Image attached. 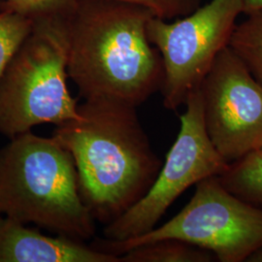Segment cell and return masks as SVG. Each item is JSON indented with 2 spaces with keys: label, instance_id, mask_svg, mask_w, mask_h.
Here are the masks:
<instances>
[{
  "label": "cell",
  "instance_id": "cell-1",
  "mask_svg": "<svg viewBox=\"0 0 262 262\" xmlns=\"http://www.w3.org/2000/svg\"><path fill=\"white\" fill-rule=\"evenodd\" d=\"M149 10L119 0H76L59 16L68 77L86 99L138 107L164 80L159 50L148 37Z\"/></svg>",
  "mask_w": 262,
  "mask_h": 262
},
{
  "label": "cell",
  "instance_id": "cell-2",
  "mask_svg": "<svg viewBox=\"0 0 262 262\" xmlns=\"http://www.w3.org/2000/svg\"><path fill=\"white\" fill-rule=\"evenodd\" d=\"M136 108L86 99L78 107L81 119L54 131L74 159L84 205L105 225L146 195L162 166Z\"/></svg>",
  "mask_w": 262,
  "mask_h": 262
},
{
  "label": "cell",
  "instance_id": "cell-3",
  "mask_svg": "<svg viewBox=\"0 0 262 262\" xmlns=\"http://www.w3.org/2000/svg\"><path fill=\"white\" fill-rule=\"evenodd\" d=\"M0 212L84 242L95 234L74 159L55 136L28 131L0 149Z\"/></svg>",
  "mask_w": 262,
  "mask_h": 262
},
{
  "label": "cell",
  "instance_id": "cell-4",
  "mask_svg": "<svg viewBox=\"0 0 262 262\" xmlns=\"http://www.w3.org/2000/svg\"><path fill=\"white\" fill-rule=\"evenodd\" d=\"M68 78L61 19H36L0 80V134L12 139L43 123L81 119Z\"/></svg>",
  "mask_w": 262,
  "mask_h": 262
},
{
  "label": "cell",
  "instance_id": "cell-5",
  "mask_svg": "<svg viewBox=\"0 0 262 262\" xmlns=\"http://www.w3.org/2000/svg\"><path fill=\"white\" fill-rule=\"evenodd\" d=\"M170 238L208 250L220 262H246L262 247V208L235 196L217 176L209 177L197 184L189 202L166 224L126 241L102 238L92 246L120 256L136 246Z\"/></svg>",
  "mask_w": 262,
  "mask_h": 262
},
{
  "label": "cell",
  "instance_id": "cell-6",
  "mask_svg": "<svg viewBox=\"0 0 262 262\" xmlns=\"http://www.w3.org/2000/svg\"><path fill=\"white\" fill-rule=\"evenodd\" d=\"M241 14L243 0H210L174 20L150 19L148 37L162 57L160 93L167 110L177 111L201 84L216 56L229 46Z\"/></svg>",
  "mask_w": 262,
  "mask_h": 262
},
{
  "label": "cell",
  "instance_id": "cell-7",
  "mask_svg": "<svg viewBox=\"0 0 262 262\" xmlns=\"http://www.w3.org/2000/svg\"><path fill=\"white\" fill-rule=\"evenodd\" d=\"M185 105L177 139L155 183L135 205L105 225V239L122 242L149 232L187 188L204 179L221 176L229 168L230 163L215 150L207 134L199 86L189 93Z\"/></svg>",
  "mask_w": 262,
  "mask_h": 262
},
{
  "label": "cell",
  "instance_id": "cell-8",
  "mask_svg": "<svg viewBox=\"0 0 262 262\" xmlns=\"http://www.w3.org/2000/svg\"><path fill=\"white\" fill-rule=\"evenodd\" d=\"M207 134L232 163L262 146V85L230 47L224 49L199 85Z\"/></svg>",
  "mask_w": 262,
  "mask_h": 262
},
{
  "label": "cell",
  "instance_id": "cell-9",
  "mask_svg": "<svg viewBox=\"0 0 262 262\" xmlns=\"http://www.w3.org/2000/svg\"><path fill=\"white\" fill-rule=\"evenodd\" d=\"M0 262H121V258L84 241L64 235L48 236L1 215Z\"/></svg>",
  "mask_w": 262,
  "mask_h": 262
},
{
  "label": "cell",
  "instance_id": "cell-10",
  "mask_svg": "<svg viewBox=\"0 0 262 262\" xmlns=\"http://www.w3.org/2000/svg\"><path fill=\"white\" fill-rule=\"evenodd\" d=\"M121 262H213L215 254L180 239H162L132 248L120 255Z\"/></svg>",
  "mask_w": 262,
  "mask_h": 262
},
{
  "label": "cell",
  "instance_id": "cell-11",
  "mask_svg": "<svg viewBox=\"0 0 262 262\" xmlns=\"http://www.w3.org/2000/svg\"><path fill=\"white\" fill-rule=\"evenodd\" d=\"M229 192L244 201L262 208V152L253 150L230 163L229 168L217 176Z\"/></svg>",
  "mask_w": 262,
  "mask_h": 262
},
{
  "label": "cell",
  "instance_id": "cell-12",
  "mask_svg": "<svg viewBox=\"0 0 262 262\" xmlns=\"http://www.w3.org/2000/svg\"><path fill=\"white\" fill-rule=\"evenodd\" d=\"M229 47L262 85V9L246 14L236 25Z\"/></svg>",
  "mask_w": 262,
  "mask_h": 262
},
{
  "label": "cell",
  "instance_id": "cell-13",
  "mask_svg": "<svg viewBox=\"0 0 262 262\" xmlns=\"http://www.w3.org/2000/svg\"><path fill=\"white\" fill-rule=\"evenodd\" d=\"M34 19L6 8L0 12V80L30 34Z\"/></svg>",
  "mask_w": 262,
  "mask_h": 262
},
{
  "label": "cell",
  "instance_id": "cell-14",
  "mask_svg": "<svg viewBox=\"0 0 262 262\" xmlns=\"http://www.w3.org/2000/svg\"><path fill=\"white\" fill-rule=\"evenodd\" d=\"M149 10L154 17L173 20L198 9L205 0H119Z\"/></svg>",
  "mask_w": 262,
  "mask_h": 262
},
{
  "label": "cell",
  "instance_id": "cell-15",
  "mask_svg": "<svg viewBox=\"0 0 262 262\" xmlns=\"http://www.w3.org/2000/svg\"><path fill=\"white\" fill-rule=\"evenodd\" d=\"M7 8L34 20L62 16L76 0H5Z\"/></svg>",
  "mask_w": 262,
  "mask_h": 262
},
{
  "label": "cell",
  "instance_id": "cell-16",
  "mask_svg": "<svg viewBox=\"0 0 262 262\" xmlns=\"http://www.w3.org/2000/svg\"><path fill=\"white\" fill-rule=\"evenodd\" d=\"M244 15L262 9V0H243Z\"/></svg>",
  "mask_w": 262,
  "mask_h": 262
},
{
  "label": "cell",
  "instance_id": "cell-17",
  "mask_svg": "<svg viewBox=\"0 0 262 262\" xmlns=\"http://www.w3.org/2000/svg\"><path fill=\"white\" fill-rule=\"evenodd\" d=\"M246 262H262V247L247 259Z\"/></svg>",
  "mask_w": 262,
  "mask_h": 262
},
{
  "label": "cell",
  "instance_id": "cell-18",
  "mask_svg": "<svg viewBox=\"0 0 262 262\" xmlns=\"http://www.w3.org/2000/svg\"><path fill=\"white\" fill-rule=\"evenodd\" d=\"M7 8V4L5 0H0V12Z\"/></svg>",
  "mask_w": 262,
  "mask_h": 262
},
{
  "label": "cell",
  "instance_id": "cell-19",
  "mask_svg": "<svg viewBox=\"0 0 262 262\" xmlns=\"http://www.w3.org/2000/svg\"><path fill=\"white\" fill-rule=\"evenodd\" d=\"M259 150H260V151H261V152H262V146H261V148H260V149H259Z\"/></svg>",
  "mask_w": 262,
  "mask_h": 262
},
{
  "label": "cell",
  "instance_id": "cell-20",
  "mask_svg": "<svg viewBox=\"0 0 262 262\" xmlns=\"http://www.w3.org/2000/svg\"><path fill=\"white\" fill-rule=\"evenodd\" d=\"M1 215H2V214H1V212H0V216H1Z\"/></svg>",
  "mask_w": 262,
  "mask_h": 262
}]
</instances>
